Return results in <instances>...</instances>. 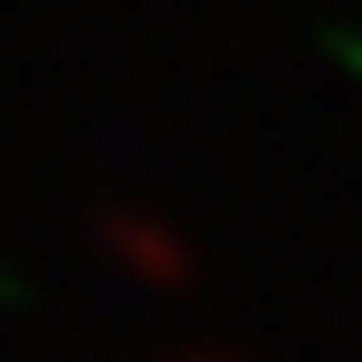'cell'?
<instances>
[{"label":"cell","mask_w":362,"mask_h":362,"mask_svg":"<svg viewBox=\"0 0 362 362\" xmlns=\"http://www.w3.org/2000/svg\"><path fill=\"white\" fill-rule=\"evenodd\" d=\"M101 252L131 272V282H161V292L192 282V242H181L171 221H151V211H111V221H101Z\"/></svg>","instance_id":"cell-1"},{"label":"cell","mask_w":362,"mask_h":362,"mask_svg":"<svg viewBox=\"0 0 362 362\" xmlns=\"http://www.w3.org/2000/svg\"><path fill=\"white\" fill-rule=\"evenodd\" d=\"M181 362H232V352H181Z\"/></svg>","instance_id":"cell-2"}]
</instances>
